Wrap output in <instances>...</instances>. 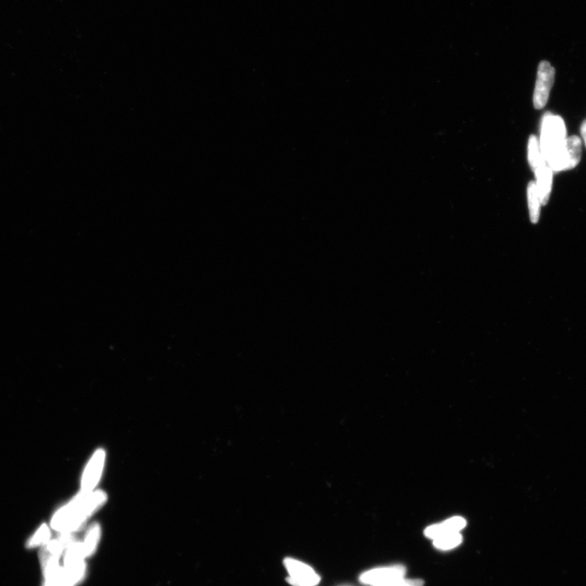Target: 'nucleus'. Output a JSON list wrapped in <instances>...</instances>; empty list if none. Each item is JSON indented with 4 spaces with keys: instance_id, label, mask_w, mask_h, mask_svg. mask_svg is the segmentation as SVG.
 <instances>
[{
    "instance_id": "8",
    "label": "nucleus",
    "mask_w": 586,
    "mask_h": 586,
    "mask_svg": "<svg viewBox=\"0 0 586 586\" xmlns=\"http://www.w3.org/2000/svg\"><path fill=\"white\" fill-rule=\"evenodd\" d=\"M105 453L102 450H97L93 455L89 465H87L81 480V492L90 493L96 487L99 477L102 472Z\"/></svg>"
},
{
    "instance_id": "15",
    "label": "nucleus",
    "mask_w": 586,
    "mask_h": 586,
    "mask_svg": "<svg viewBox=\"0 0 586 586\" xmlns=\"http://www.w3.org/2000/svg\"><path fill=\"white\" fill-rule=\"evenodd\" d=\"M50 536V531L46 525H43L40 527L34 536L29 541V546L35 547L48 541Z\"/></svg>"
},
{
    "instance_id": "16",
    "label": "nucleus",
    "mask_w": 586,
    "mask_h": 586,
    "mask_svg": "<svg viewBox=\"0 0 586 586\" xmlns=\"http://www.w3.org/2000/svg\"><path fill=\"white\" fill-rule=\"evenodd\" d=\"M424 582L419 579H397L394 581L377 586H423Z\"/></svg>"
},
{
    "instance_id": "17",
    "label": "nucleus",
    "mask_w": 586,
    "mask_h": 586,
    "mask_svg": "<svg viewBox=\"0 0 586 586\" xmlns=\"http://www.w3.org/2000/svg\"><path fill=\"white\" fill-rule=\"evenodd\" d=\"M581 133H582V138L584 139V141H585V146H586V121H585L582 123V127H581Z\"/></svg>"
},
{
    "instance_id": "1",
    "label": "nucleus",
    "mask_w": 586,
    "mask_h": 586,
    "mask_svg": "<svg viewBox=\"0 0 586 586\" xmlns=\"http://www.w3.org/2000/svg\"><path fill=\"white\" fill-rule=\"evenodd\" d=\"M105 500L106 495L102 491L94 493L81 492L67 506L59 510L52 518L51 526L56 531L61 532L69 533L77 530L87 517L101 506Z\"/></svg>"
},
{
    "instance_id": "14",
    "label": "nucleus",
    "mask_w": 586,
    "mask_h": 586,
    "mask_svg": "<svg viewBox=\"0 0 586 586\" xmlns=\"http://www.w3.org/2000/svg\"><path fill=\"white\" fill-rule=\"evenodd\" d=\"M99 537V527L97 525H94L88 531L85 542L83 543L86 555H90L96 548Z\"/></svg>"
},
{
    "instance_id": "7",
    "label": "nucleus",
    "mask_w": 586,
    "mask_h": 586,
    "mask_svg": "<svg viewBox=\"0 0 586 586\" xmlns=\"http://www.w3.org/2000/svg\"><path fill=\"white\" fill-rule=\"evenodd\" d=\"M582 154V140L577 136L567 138L565 146L555 172L568 171L575 168L581 161Z\"/></svg>"
},
{
    "instance_id": "6",
    "label": "nucleus",
    "mask_w": 586,
    "mask_h": 586,
    "mask_svg": "<svg viewBox=\"0 0 586 586\" xmlns=\"http://www.w3.org/2000/svg\"><path fill=\"white\" fill-rule=\"evenodd\" d=\"M59 557L44 550L41 555L46 578V586H72L66 572L59 565Z\"/></svg>"
},
{
    "instance_id": "13",
    "label": "nucleus",
    "mask_w": 586,
    "mask_h": 586,
    "mask_svg": "<svg viewBox=\"0 0 586 586\" xmlns=\"http://www.w3.org/2000/svg\"><path fill=\"white\" fill-rule=\"evenodd\" d=\"M462 542V537L460 532H454L435 539L433 540V544L437 549L449 550L460 546Z\"/></svg>"
},
{
    "instance_id": "3",
    "label": "nucleus",
    "mask_w": 586,
    "mask_h": 586,
    "mask_svg": "<svg viewBox=\"0 0 586 586\" xmlns=\"http://www.w3.org/2000/svg\"><path fill=\"white\" fill-rule=\"evenodd\" d=\"M555 69L547 61L539 64L535 94H533V104L537 109H542L548 101L550 90L555 81Z\"/></svg>"
},
{
    "instance_id": "10",
    "label": "nucleus",
    "mask_w": 586,
    "mask_h": 586,
    "mask_svg": "<svg viewBox=\"0 0 586 586\" xmlns=\"http://www.w3.org/2000/svg\"><path fill=\"white\" fill-rule=\"evenodd\" d=\"M536 175L537 189L541 204L546 205L550 199L552 189L553 172L548 166H545L535 172Z\"/></svg>"
},
{
    "instance_id": "11",
    "label": "nucleus",
    "mask_w": 586,
    "mask_h": 586,
    "mask_svg": "<svg viewBox=\"0 0 586 586\" xmlns=\"http://www.w3.org/2000/svg\"><path fill=\"white\" fill-rule=\"evenodd\" d=\"M529 152H527V159H529L530 165L533 173L545 166H547L546 161L542 154L540 144H539L538 139L536 136H532L529 139Z\"/></svg>"
},
{
    "instance_id": "9",
    "label": "nucleus",
    "mask_w": 586,
    "mask_h": 586,
    "mask_svg": "<svg viewBox=\"0 0 586 586\" xmlns=\"http://www.w3.org/2000/svg\"><path fill=\"white\" fill-rule=\"evenodd\" d=\"M466 525L465 519L455 517L444 521L442 524L427 527L424 531V535L427 537L435 540V539L449 535V533L460 532L465 529Z\"/></svg>"
},
{
    "instance_id": "4",
    "label": "nucleus",
    "mask_w": 586,
    "mask_h": 586,
    "mask_svg": "<svg viewBox=\"0 0 586 586\" xmlns=\"http://www.w3.org/2000/svg\"><path fill=\"white\" fill-rule=\"evenodd\" d=\"M284 565L289 574L288 582L293 586H316L320 582L317 572L303 562L287 558Z\"/></svg>"
},
{
    "instance_id": "5",
    "label": "nucleus",
    "mask_w": 586,
    "mask_h": 586,
    "mask_svg": "<svg viewBox=\"0 0 586 586\" xmlns=\"http://www.w3.org/2000/svg\"><path fill=\"white\" fill-rule=\"evenodd\" d=\"M406 572V567L402 565L376 568L363 573L360 577V582L365 585L377 586L404 578Z\"/></svg>"
},
{
    "instance_id": "2",
    "label": "nucleus",
    "mask_w": 586,
    "mask_h": 586,
    "mask_svg": "<svg viewBox=\"0 0 586 586\" xmlns=\"http://www.w3.org/2000/svg\"><path fill=\"white\" fill-rule=\"evenodd\" d=\"M567 139L565 123L560 116L545 114L542 121L540 149L547 166L555 172Z\"/></svg>"
},
{
    "instance_id": "12",
    "label": "nucleus",
    "mask_w": 586,
    "mask_h": 586,
    "mask_svg": "<svg viewBox=\"0 0 586 586\" xmlns=\"http://www.w3.org/2000/svg\"><path fill=\"white\" fill-rule=\"evenodd\" d=\"M527 201H529L531 221L532 224H537L540 217L542 204L535 182L531 181L527 186Z\"/></svg>"
}]
</instances>
